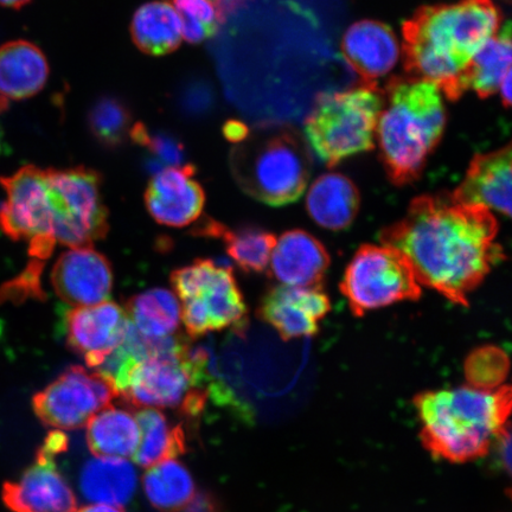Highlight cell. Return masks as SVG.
<instances>
[{
  "label": "cell",
  "mask_w": 512,
  "mask_h": 512,
  "mask_svg": "<svg viewBox=\"0 0 512 512\" xmlns=\"http://www.w3.org/2000/svg\"><path fill=\"white\" fill-rule=\"evenodd\" d=\"M382 107L383 96L373 88L319 95L305 120L307 142L329 168L373 150Z\"/></svg>",
  "instance_id": "7"
},
{
  "label": "cell",
  "mask_w": 512,
  "mask_h": 512,
  "mask_svg": "<svg viewBox=\"0 0 512 512\" xmlns=\"http://www.w3.org/2000/svg\"><path fill=\"white\" fill-rule=\"evenodd\" d=\"M498 229L489 209L460 203L451 194L424 195L414 198L402 220L382 230L380 240L406 256L420 286L469 306L470 293L505 259Z\"/></svg>",
  "instance_id": "1"
},
{
  "label": "cell",
  "mask_w": 512,
  "mask_h": 512,
  "mask_svg": "<svg viewBox=\"0 0 512 512\" xmlns=\"http://www.w3.org/2000/svg\"><path fill=\"white\" fill-rule=\"evenodd\" d=\"M46 171L56 242L81 248L92 247L94 242L104 240L110 223L99 172L86 166Z\"/></svg>",
  "instance_id": "9"
},
{
  "label": "cell",
  "mask_w": 512,
  "mask_h": 512,
  "mask_svg": "<svg viewBox=\"0 0 512 512\" xmlns=\"http://www.w3.org/2000/svg\"><path fill=\"white\" fill-rule=\"evenodd\" d=\"M134 44L143 53L163 56L182 42V24L174 6L166 2L146 3L136 11L131 24Z\"/></svg>",
  "instance_id": "25"
},
{
  "label": "cell",
  "mask_w": 512,
  "mask_h": 512,
  "mask_svg": "<svg viewBox=\"0 0 512 512\" xmlns=\"http://www.w3.org/2000/svg\"><path fill=\"white\" fill-rule=\"evenodd\" d=\"M341 291L357 317L406 300L420 299L422 291L411 264L393 247L364 245L345 270Z\"/></svg>",
  "instance_id": "10"
},
{
  "label": "cell",
  "mask_w": 512,
  "mask_h": 512,
  "mask_svg": "<svg viewBox=\"0 0 512 512\" xmlns=\"http://www.w3.org/2000/svg\"><path fill=\"white\" fill-rule=\"evenodd\" d=\"M51 284L62 302L92 306L107 302L113 290L110 260L92 247L72 248L60 255L51 271Z\"/></svg>",
  "instance_id": "15"
},
{
  "label": "cell",
  "mask_w": 512,
  "mask_h": 512,
  "mask_svg": "<svg viewBox=\"0 0 512 512\" xmlns=\"http://www.w3.org/2000/svg\"><path fill=\"white\" fill-rule=\"evenodd\" d=\"M439 91L434 83L422 80L389 83V104L376 130L384 168L399 187L418 181L443 138L446 111Z\"/></svg>",
  "instance_id": "3"
},
{
  "label": "cell",
  "mask_w": 512,
  "mask_h": 512,
  "mask_svg": "<svg viewBox=\"0 0 512 512\" xmlns=\"http://www.w3.org/2000/svg\"><path fill=\"white\" fill-rule=\"evenodd\" d=\"M330 310V299L319 287L281 285L267 292L258 315L290 341L318 334L319 322Z\"/></svg>",
  "instance_id": "16"
},
{
  "label": "cell",
  "mask_w": 512,
  "mask_h": 512,
  "mask_svg": "<svg viewBox=\"0 0 512 512\" xmlns=\"http://www.w3.org/2000/svg\"><path fill=\"white\" fill-rule=\"evenodd\" d=\"M270 264L280 284L319 287L330 266V256L315 236L297 229L277 240Z\"/></svg>",
  "instance_id": "20"
},
{
  "label": "cell",
  "mask_w": 512,
  "mask_h": 512,
  "mask_svg": "<svg viewBox=\"0 0 512 512\" xmlns=\"http://www.w3.org/2000/svg\"><path fill=\"white\" fill-rule=\"evenodd\" d=\"M179 18H181L182 24V38L189 43H201L204 40H207V38L215 35L213 31L206 27V25L194 21V19L182 16H179Z\"/></svg>",
  "instance_id": "35"
},
{
  "label": "cell",
  "mask_w": 512,
  "mask_h": 512,
  "mask_svg": "<svg viewBox=\"0 0 512 512\" xmlns=\"http://www.w3.org/2000/svg\"><path fill=\"white\" fill-rule=\"evenodd\" d=\"M73 512H125L121 507H114V505L107 504H94L87 505L80 509H75Z\"/></svg>",
  "instance_id": "40"
},
{
  "label": "cell",
  "mask_w": 512,
  "mask_h": 512,
  "mask_svg": "<svg viewBox=\"0 0 512 512\" xmlns=\"http://www.w3.org/2000/svg\"><path fill=\"white\" fill-rule=\"evenodd\" d=\"M30 2L31 0H0V5L5 6V8L21 9Z\"/></svg>",
  "instance_id": "41"
},
{
  "label": "cell",
  "mask_w": 512,
  "mask_h": 512,
  "mask_svg": "<svg viewBox=\"0 0 512 512\" xmlns=\"http://www.w3.org/2000/svg\"><path fill=\"white\" fill-rule=\"evenodd\" d=\"M511 78H512V75H511V69H510V70H508V73L505 74L504 79L501 83V86H499V88H501L503 105L507 108L511 104Z\"/></svg>",
  "instance_id": "39"
},
{
  "label": "cell",
  "mask_w": 512,
  "mask_h": 512,
  "mask_svg": "<svg viewBox=\"0 0 512 512\" xmlns=\"http://www.w3.org/2000/svg\"><path fill=\"white\" fill-rule=\"evenodd\" d=\"M179 16L194 19L216 34L220 23L224 21L213 0H172Z\"/></svg>",
  "instance_id": "34"
},
{
  "label": "cell",
  "mask_w": 512,
  "mask_h": 512,
  "mask_svg": "<svg viewBox=\"0 0 512 512\" xmlns=\"http://www.w3.org/2000/svg\"><path fill=\"white\" fill-rule=\"evenodd\" d=\"M208 367L209 352L185 338L175 350L134 364L120 396L132 407L174 408L185 416L206 398Z\"/></svg>",
  "instance_id": "6"
},
{
  "label": "cell",
  "mask_w": 512,
  "mask_h": 512,
  "mask_svg": "<svg viewBox=\"0 0 512 512\" xmlns=\"http://www.w3.org/2000/svg\"><path fill=\"white\" fill-rule=\"evenodd\" d=\"M88 127L96 142L107 149H117L130 137L132 114L120 99L102 96L88 113Z\"/></svg>",
  "instance_id": "31"
},
{
  "label": "cell",
  "mask_w": 512,
  "mask_h": 512,
  "mask_svg": "<svg viewBox=\"0 0 512 512\" xmlns=\"http://www.w3.org/2000/svg\"><path fill=\"white\" fill-rule=\"evenodd\" d=\"M9 108V101L0 95V113L5 112Z\"/></svg>",
  "instance_id": "42"
},
{
  "label": "cell",
  "mask_w": 512,
  "mask_h": 512,
  "mask_svg": "<svg viewBox=\"0 0 512 512\" xmlns=\"http://www.w3.org/2000/svg\"><path fill=\"white\" fill-rule=\"evenodd\" d=\"M133 143L144 147L152 155V162L162 168L181 166L185 160V147L181 140L169 133L152 132L144 124H134L130 132Z\"/></svg>",
  "instance_id": "33"
},
{
  "label": "cell",
  "mask_w": 512,
  "mask_h": 512,
  "mask_svg": "<svg viewBox=\"0 0 512 512\" xmlns=\"http://www.w3.org/2000/svg\"><path fill=\"white\" fill-rule=\"evenodd\" d=\"M192 164L169 166L153 175L145 191L152 219L166 227L183 228L200 219L206 192L194 178Z\"/></svg>",
  "instance_id": "14"
},
{
  "label": "cell",
  "mask_w": 512,
  "mask_h": 512,
  "mask_svg": "<svg viewBox=\"0 0 512 512\" xmlns=\"http://www.w3.org/2000/svg\"><path fill=\"white\" fill-rule=\"evenodd\" d=\"M143 483L147 498L160 512L182 511L195 495L190 472L174 459L151 466Z\"/></svg>",
  "instance_id": "30"
},
{
  "label": "cell",
  "mask_w": 512,
  "mask_h": 512,
  "mask_svg": "<svg viewBox=\"0 0 512 512\" xmlns=\"http://www.w3.org/2000/svg\"><path fill=\"white\" fill-rule=\"evenodd\" d=\"M67 448V435L60 431H53L48 434L38 452L44 454V456L56 459L60 454L67 452Z\"/></svg>",
  "instance_id": "37"
},
{
  "label": "cell",
  "mask_w": 512,
  "mask_h": 512,
  "mask_svg": "<svg viewBox=\"0 0 512 512\" xmlns=\"http://www.w3.org/2000/svg\"><path fill=\"white\" fill-rule=\"evenodd\" d=\"M170 280L182 300L181 318L190 338L245 329L248 309L232 268L198 259L172 272Z\"/></svg>",
  "instance_id": "8"
},
{
  "label": "cell",
  "mask_w": 512,
  "mask_h": 512,
  "mask_svg": "<svg viewBox=\"0 0 512 512\" xmlns=\"http://www.w3.org/2000/svg\"><path fill=\"white\" fill-rule=\"evenodd\" d=\"M140 443L132 457L134 463L151 467L181 456L187 451V438L181 425H171L156 408H143L136 414Z\"/></svg>",
  "instance_id": "27"
},
{
  "label": "cell",
  "mask_w": 512,
  "mask_h": 512,
  "mask_svg": "<svg viewBox=\"0 0 512 512\" xmlns=\"http://www.w3.org/2000/svg\"><path fill=\"white\" fill-rule=\"evenodd\" d=\"M232 170L249 196L283 207L304 194L310 157L297 134L283 130L240 145L233 152Z\"/></svg>",
  "instance_id": "5"
},
{
  "label": "cell",
  "mask_w": 512,
  "mask_h": 512,
  "mask_svg": "<svg viewBox=\"0 0 512 512\" xmlns=\"http://www.w3.org/2000/svg\"><path fill=\"white\" fill-rule=\"evenodd\" d=\"M80 489L88 501L123 507L137 489V473L124 458L96 457L82 467Z\"/></svg>",
  "instance_id": "23"
},
{
  "label": "cell",
  "mask_w": 512,
  "mask_h": 512,
  "mask_svg": "<svg viewBox=\"0 0 512 512\" xmlns=\"http://www.w3.org/2000/svg\"><path fill=\"white\" fill-rule=\"evenodd\" d=\"M86 437L96 457L132 458L140 443V428L136 416L110 405L87 422Z\"/></svg>",
  "instance_id": "24"
},
{
  "label": "cell",
  "mask_w": 512,
  "mask_h": 512,
  "mask_svg": "<svg viewBox=\"0 0 512 512\" xmlns=\"http://www.w3.org/2000/svg\"><path fill=\"white\" fill-rule=\"evenodd\" d=\"M128 326L126 311L113 302L74 307L63 319L67 347L93 369H98L125 341Z\"/></svg>",
  "instance_id": "13"
},
{
  "label": "cell",
  "mask_w": 512,
  "mask_h": 512,
  "mask_svg": "<svg viewBox=\"0 0 512 512\" xmlns=\"http://www.w3.org/2000/svg\"><path fill=\"white\" fill-rule=\"evenodd\" d=\"M342 53L364 85L376 89L377 80L392 72L398 63L400 49L389 25L367 19L352 24L345 32Z\"/></svg>",
  "instance_id": "18"
},
{
  "label": "cell",
  "mask_w": 512,
  "mask_h": 512,
  "mask_svg": "<svg viewBox=\"0 0 512 512\" xmlns=\"http://www.w3.org/2000/svg\"><path fill=\"white\" fill-rule=\"evenodd\" d=\"M49 78V64L42 50L28 41L0 47V95L12 100L31 98Z\"/></svg>",
  "instance_id": "21"
},
{
  "label": "cell",
  "mask_w": 512,
  "mask_h": 512,
  "mask_svg": "<svg viewBox=\"0 0 512 512\" xmlns=\"http://www.w3.org/2000/svg\"><path fill=\"white\" fill-rule=\"evenodd\" d=\"M198 228V235L221 239L228 256L243 272L261 273L270 265L277 243V238L272 233L259 228L230 230L213 219H207Z\"/></svg>",
  "instance_id": "26"
},
{
  "label": "cell",
  "mask_w": 512,
  "mask_h": 512,
  "mask_svg": "<svg viewBox=\"0 0 512 512\" xmlns=\"http://www.w3.org/2000/svg\"><path fill=\"white\" fill-rule=\"evenodd\" d=\"M5 507L12 512H73L76 497L54 458L37 452L34 465L2 489Z\"/></svg>",
  "instance_id": "17"
},
{
  "label": "cell",
  "mask_w": 512,
  "mask_h": 512,
  "mask_svg": "<svg viewBox=\"0 0 512 512\" xmlns=\"http://www.w3.org/2000/svg\"><path fill=\"white\" fill-rule=\"evenodd\" d=\"M0 184L6 195L0 206V230L11 240L27 242L32 260L46 261L57 243L47 171L25 165L0 178Z\"/></svg>",
  "instance_id": "11"
},
{
  "label": "cell",
  "mask_w": 512,
  "mask_h": 512,
  "mask_svg": "<svg viewBox=\"0 0 512 512\" xmlns=\"http://www.w3.org/2000/svg\"><path fill=\"white\" fill-rule=\"evenodd\" d=\"M464 369L470 387L495 390L507 379L510 361L507 352L501 348L485 345L467 356Z\"/></svg>",
  "instance_id": "32"
},
{
  "label": "cell",
  "mask_w": 512,
  "mask_h": 512,
  "mask_svg": "<svg viewBox=\"0 0 512 512\" xmlns=\"http://www.w3.org/2000/svg\"><path fill=\"white\" fill-rule=\"evenodd\" d=\"M511 401L509 386L422 392L413 400L422 425L421 443L435 459L452 464L488 456L498 434L509 425Z\"/></svg>",
  "instance_id": "2"
},
{
  "label": "cell",
  "mask_w": 512,
  "mask_h": 512,
  "mask_svg": "<svg viewBox=\"0 0 512 512\" xmlns=\"http://www.w3.org/2000/svg\"><path fill=\"white\" fill-rule=\"evenodd\" d=\"M360 201V192L348 177L326 174L312 184L306 197V207L320 227L343 230L356 219Z\"/></svg>",
  "instance_id": "22"
},
{
  "label": "cell",
  "mask_w": 512,
  "mask_h": 512,
  "mask_svg": "<svg viewBox=\"0 0 512 512\" xmlns=\"http://www.w3.org/2000/svg\"><path fill=\"white\" fill-rule=\"evenodd\" d=\"M125 311L134 328L149 338L175 335L181 324L182 307L175 294L165 288L131 297Z\"/></svg>",
  "instance_id": "29"
},
{
  "label": "cell",
  "mask_w": 512,
  "mask_h": 512,
  "mask_svg": "<svg viewBox=\"0 0 512 512\" xmlns=\"http://www.w3.org/2000/svg\"><path fill=\"white\" fill-rule=\"evenodd\" d=\"M501 21L492 0L422 6L402 25L403 53L426 68L465 69Z\"/></svg>",
  "instance_id": "4"
},
{
  "label": "cell",
  "mask_w": 512,
  "mask_h": 512,
  "mask_svg": "<svg viewBox=\"0 0 512 512\" xmlns=\"http://www.w3.org/2000/svg\"><path fill=\"white\" fill-rule=\"evenodd\" d=\"M511 57V23L508 21L467 64L463 73L465 92L473 89L482 99L497 93L505 74L511 69Z\"/></svg>",
  "instance_id": "28"
},
{
  "label": "cell",
  "mask_w": 512,
  "mask_h": 512,
  "mask_svg": "<svg viewBox=\"0 0 512 512\" xmlns=\"http://www.w3.org/2000/svg\"><path fill=\"white\" fill-rule=\"evenodd\" d=\"M182 512H223L219 499L208 491L197 492Z\"/></svg>",
  "instance_id": "36"
},
{
  "label": "cell",
  "mask_w": 512,
  "mask_h": 512,
  "mask_svg": "<svg viewBox=\"0 0 512 512\" xmlns=\"http://www.w3.org/2000/svg\"><path fill=\"white\" fill-rule=\"evenodd\" d=\"M119 396L115 384L99 371L72 366L35 394L32 408L44 425L72 431Z\"/></svg>",
  "instance_id": "12"
},
{
  "label": "cell",
  "mask_w": 512,
  "mask_h": 512,
  "mask_svg": "<svg viewBox=\"0 0 512 512\" xmlns=\"http://www.w3.org/2000/svg\"><path fill=\"white\" fill-rule=\"evenodd\" d=\"M224 136L232 143H242L248 137V128L245 124L239 123V121L232 120L228 121L223 128Z\"/></svg>",
  "instance_id": "38"
},
{
  "label": "cell",
  "mask_w": 512,
  "mask_h": 512,
  "mask_svg": "<svg viewBox=\"0 0 512 512\" xmlns=\"http://www.w3.org/2000/svg\"><path fill=\"white\" fill-rule=\"evenodd\" d=\"M511 145L477 155L472 159L462 184L451 196L454 200L494 209L511 216Z\"/></svg>",
  "instance_id": "19"
}]
</instances>
